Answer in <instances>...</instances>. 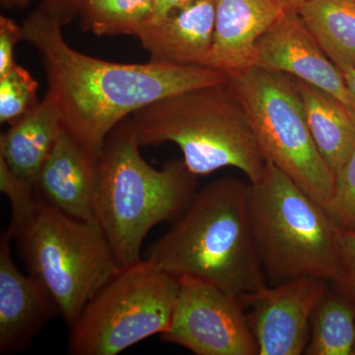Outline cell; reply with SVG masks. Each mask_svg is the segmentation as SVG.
Wrapping results in <instances>:
<instances>
[{
	"label": "cell",
	"instance_id": "1",
	"mask_svg": "<svg viewBox=\"0 0 355 355\" xmlns=\"http://www.w3.org/2000/svg\"><path fill=\"white\" fill-rule=\"evenodd\" d=\"M24 41L41 55L62 128L99 159L110 133L132 114L169 96L225 83L229 73L202 67L106 62L79 53L62 26L40 7L22 24Z\"/></svg>",
	"mask_w": 355,
	"mask_h": 355
},
{
	"label": "cell",
	"instance_id": "2",
	"mask_svg": "<svg viewBox=\"0 0 355 355\" xmlns=\"http://www.w3.org/2000/svg\"><path fill=\"white\" fill-rule=\"evenodd\" d=\"M146 259L162 272L193 277L242 298L268 286L248 202V184L222 178L196 191Z\"/></svg>",
	"mask_w": 355,
	"mask_h": 355
},
{
	"label": "cell",
	"instance_id": "3",
	"mask_svg": "<svg viewBox=\"0 0 355 355\" xmlns=\"http://www.w3.org/2000/svg\"><path fill=\"white\" fill-rule=\"evenodd\" d=\"M139 149L128 118L110 133L98 161L96 223L121 268L141 260L149 231L181 216L197 191V176L183 159L155 169Z\"/></svg>",
	"mask_w": 355,
	"mask_h": 355
},
{
	"label": "cell",
	"instance_id": "4",
	"mask_svg": "<svg viewBox=\"0 0 355 355\" xmlns=\"http://www.w3.org/2000/svg\"><path fill=\"white\" fill-rule=\"evenodd\" d=\"M228 80L169 96L132 114L140 147L176 144L197 177L232 167L249 182L260 179L266 160Z\"/></svg>",
	"mask_w": 355,
	"mask_h": 355
},
{
	"label": "cell",
	"instance_id": "5",
	"mask_svg": "<svg viewBox=\"0 0 355 355\" xmlns=\"http://www.w3.org/2000/svg\"><path fill=\"white\" fill-rule=\"evenodd\" d=\"M254 240L270 286L303 277L333 282L340 268V230L323 205L266 162L248 183Z\"/></svg>",
	"mask_w": 355,
	"mask_h": 355
},
{
	"label": "cell",
	"instance_id": "6",
	"mask_svg": "<svg viewBox=\"0 0 355 355\" xmlns=\"http://www.w3.org/2000/svg\"><path fill=\"white\" fill-rule=\"evenodd\" d=\"M6 231L69 327L121 270L97 223L72 218L38 197L24 220Z\"/></svg>",
	"mask_w": 355,
	"mask_h": 355
},
{
	"label": "cell",
	"instance_id": "7",
	"mask_svg": "<svg viewBox=\"0 0 355 355\" xmlns=\"http://www.w3.org/2000/svg\"><path fill=\"white\" fill-rule=\"evenodd\" d=\"M228 83L246 110L266 162L323 205L334 190L335 173L311 135L296 79L251 67L229 74Z\"/></svg>",
	"mask_w": 355,
	"mask_h": 355
},
{
	"label": "cell",
	"instance_id": "8",
	"mask_svg": "<svg viewBox=\"0 0 355 355\" xmlns=\"http://www.w3.org/2000/svg\"><path fill=\"white\" fill-rule=\"evenodd\" d=\"M179 279L150 261L123 266L69 327V352L116 355L169 329Z\"/></svg>",
	"mask_w": 355,
	"mask_h": 355
},
{
	"label": "cell",
	"instance_id": "9",
	"mask_svg": "<svg viewBox=\"0 0 355 355\" xmlns=\"http://www.w3.org/2000/svg\"><path fill=\"white\" fill-rule=\"evenodd\" d=\"M243 308L234 294L182 277L171 324L161 340L197 355H259Z\"/></svg>",
	"mask_w": 355,
	"mask_h": 355
},
{
	"label": "cell",
	"instance_id": "10",
	"mask_svg": "<svg viewBox=\"0 0 355 355\" xmlns=\"http://www.w3.org/2000/svg\"><path fill=\"white\" fill-rule=\"evenodd\" d=\"M328 288L327 280L303 277L240 298L259 355L305 354L311 317Z\"/></svg>",
	"mask_w": 355,
	"mask_h": 355
},
{
	"label": "cell",
	"instance_id": "11",
	"mask_svg": "<svg viewBox=\"0 0 355 355\" xmlns=\"http://www.w3.org/2000/svg\"><path fill=\"white\" fill-rule=\"evenodd\" d=\"M253 67L286 74L323 89L345 105L342 72L291 6L259 40Z\"/></svg>",
	"mask_w": 355,
	"mask_h": 355
},
{
	"label": "cell",
	"instance_id": "12",
	"mask_svg": "<svg viewBox=\"0 0 355 355\" xmlns=\"http://www.w3.org/2000/svg\"><path fill=\"white\" fill-rule=\"evenodd\" d=\"M7 231L0 236V354L28 349L41 329L60 314L57 303L41 284L14 263Z\"/></svg>",
	"mask_w": 355,
	"mask_h": 355
},
{
	"label": "cell",
	"instance_id": "13",
	"mask_svg": "<svg viewBox=\"0 0 355 355\" xmlns=\"http://www.w3.org/2000/svg\"><path fill=\"white\" fill-rule=\"evenodd\" d=\"M98 161L62 128L35 181L37 197L72 218L96 223Z\"/></svg>",
	"mask_w": 355,
	"mask_h": 355
},
{
	"label": "cell",
	"instance_id": "14",
	"mask_svg": "<svg viewBox=\"0 0 355 355\" xmlns=\"http://www.w3.org/2000/svg\"><path fill=\"white\" fill-rule=\"evenodd\" d=\"M214 19V0H191L149 23L137 38L154 64L209 67Z\"/></svg>",
	"mask_w": 355,
	"mask_h": 355
},
{
	"label": "cell",
	"instance_id": "15",
	"mask_svg": "<svg viewBox=\"0 0 355 355\" xmlns=\"http://www.w3.org/2000/svg\"><path fill=\"white\" fill-rule=\"evenodd\" d=\"M214 35L209 67L227 73L253 67L261 37L282 15L289 0H214Z\"/></svg>",
	"mask_w": 355,
	"mask_h": 355
},
{
	"label": "cell",
	"instance_id": "16",
	"mask_svg": "<svg viewBox=\"0 0 355 355\" xmlns=\"http://www.w3.org/2000/svg\"><path fill=\"white\" fill-rule=\"evenodd\" d=\"M62 130V116L49 93L36 108L0 135V159L17 176L34 184Z\"/></svg>",
	"mask_w": 355,
	"mask_h": 355
},
{
	"label": "cell",
	"instance_id": "17",
	"mask_svg": "<svg viewBox=\"0 0 355 355\" xmlns=\"http://www.w3.org/2000/svg\"><path fill=\"white\" fill-rule=\"evenodd\" d=\"M311 135L324 162L336 173L355 148V123L345 105L323 89L297 80Z\"/></svg>",
	"mask_w": 355,
	"mask_h": 355
},
{
	"label": "cell",
	"instance_id": "18",
	"mask_svg": "<svg viewBox=\"0 0 355 355\" xmlns=\"http://www.w3.org/2000/svg\"><path fill=\"white\" fill-rule=\"evenodd\" d=\"M338 67L355 69V0H289Z\"/></svg>",
	"mask_w": 355,
	"mask_h": 355
},
{
	"label": "cell",
	"instance_id": "19",
	"mask_svg": "<svg viewBox=\"0 0 355 355\" xmlns=\"http://www.w3.org/2000/svg\"><path fill=\"white\" fill-rule=\"evenodd\" d=\"M355 302L338 289H327L310 323L307 355H354Z\"/></svg>",
	"mask_w": 355,
	"mask_h": 355
},
{
	"label": "cell",
	"instance_id": "20",
	"mask_svg": "<svg viewBox=\"0 0 355 355\" xmlns=\"http://www.w3.org/2000/svg\"><path fill=\"white\" fill-rule=\"evenodd\" d=\"M156 0H86L81 9L84 31L97 36L137 37L153 19Z\"/></svg>",
	"mask_w": 355,
	"mask_h": 355
},
{
	"label": "cell",
	"instance_id": "21",
	"mask_svg": "<svg viewBox=\"0 0 355 355\" xmlns=\"http://www.w3.org/2000/svg\"><path fill=\"white\" fill-rule=\"evenodd\" d=\"M38 81L16 64L0 76V123L10 125L39 105Z\"/></svg>",
	"mask_w": 355,
	"mask_h": 355
},
{
	"label": "cell",
	"instance_id": "22",
	"mask_svg": "<svg viewBox=\"0 0 355 355\" xmlns=\"http://www.w3.org/2000/svg\"><path fill=\"white\" fill-rule=\"evenodd\" d=\"M323 207L340 230L355 231V148L336 173L334 190Z\"/></svg>",
	"mask_w": 355,
	"mask_h": 355
},
{
	"label": "cell",
	"instance_id": "23",
	"mask_svg": "<svg viewBox=\"0 0 355 355\" xmlns=\"http://www.w3.org/2000/svg\"><path fill=\"white\" fill-rule=\"evenodd\" d=\"M0 191L8 198L11 205V221L8 228H14L24 220L37 202L34 184L11 171L0 159Z\"/></svg>",
	"mask_w": 355,
	"mask_h": 355
},
{
	"label": "cell",
	"instance_id": "24",
	"mask_svg": "<svg viewBox=\"0 0 355 355\" xmlns=\"http://www.w3.org/2000/svg\"><path fill=\"white\" fill-rule=\"evenodd\" d=\"M335 288L355 302V231H342L340 242V268Z\"/></svg>",
	"mask_w": 355,
	"mask_h": 355
},
{
	"label": "cell",
	"instance_id": "25",
	"mask_svg": "<svg viewBox=\"0 0 355 355\" xmlns=\"http://www.w3.org/2000/svg\"><path fill=\"white\" fill-rule=\"evenodd\" d=\"M24 41L22 25L10 18L0 17V76H4L16 64L14 50L18 42Z\"/></svg>",
	"mask_w": 355,
	"mask_h": 355
},
{
	"label": "cell",
	"instance_id": "26",
	"mask_svg": "<svg viewBox=\"0 0 355 355\" xmlns=\"http://www.w3.org/2000/svg\"><path fill=\"white\" fill-rule=\"evenodd\" d=\"M85 1L86 0H41L39 7L64 27L79 18Z\"/></svg>",
	"mask_w": 355,
	"mask_h": 355
},
{
	"label": "cell",
	"instance_id": "27",
	"mask_svg": "<svg viewBox=\"0 0 355 355\" xmlns=\"http://www.w3.org/2000/svg\"><path fill=\"white\" fill-rule=\"evenodd\" d=\"M345 85V107L355 123V69L342 71Z\"/></svg>",
	"mask_w": 355,
	"mask_h": 355
},
{
	"label": "cell",
	"instance_id": "28",
	"mask_svg": "<svg viewBox=\"0 0 355 355\" xmlns=\"http://www.w3.org/2000/svg\"><path fill=\"white\" fill-rule=\"evenodd\" d=\"M190 1L191 0H156L155 13H154L153 19L150 23L162 19L173 9L184 6Z\"/></svg>",
	"mask_w": 355,
	"mask_h": 355
},
{
	"label": "cell",
	"instance_id": "29",
	"mask_svg": "<svg viewBox=\"0 0 355 355\" xmlns=\"http://www.w3.org/2000/svg\"><path fill=\"white\" fill-rule=\"evenodd\" d=\"M32 0H0L1 7L6 10H21L31 3Z\"/></svg>",
	"mask_w": 355,
	"mask_h": 355
},
{
	"label": "cell",
	"instance_id": "30",
	"mask_svg": "<svg viewBox=\"0 0 355 355\" xmlns=\"http://www.w3.org/2000/svg\"><path fill=\"white\" fill-rule=\"evenodd\" d=\"M354 355H355V343H354Z\"/></svg>",
	"mask_w": 355,
	"mask_h": 355
}]
</instances>
